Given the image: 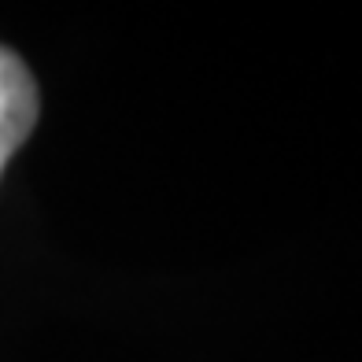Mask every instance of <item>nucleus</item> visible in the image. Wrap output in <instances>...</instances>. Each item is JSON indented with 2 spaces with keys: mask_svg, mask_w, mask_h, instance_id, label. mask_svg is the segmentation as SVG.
<instances>
[{
  "mask_svg": "<svg viewBox=\"0 0 362 362\" xmlns=\"http://www.w3.org/2000/svg\"><path fill=\"white\" fill-rule=\"evenodd\" d=\"M37 86L26 63L0 45V174H4L8 159L26 144L37 122Z\"/></svg>",
  "mask_w": 362,
  "mask_h": 362,
  "instance_id": "f257e3e1",
  "label": "nucleus"
}]
</instances>
